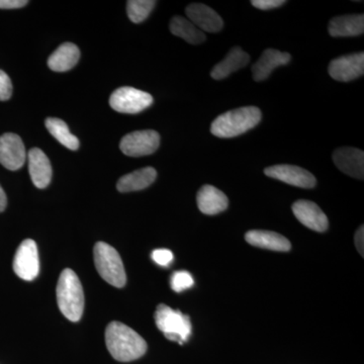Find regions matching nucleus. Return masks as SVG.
Listing matches in <instances>:
<instances>
[{
	"label": "nucleus",
	"mask_w": 364,
	"mask_h": 364,
	"mask_svg": "<svg viewBox=\"0 0 364 364\" xmlns=\"http://www.w3.org/2000/svg\"><path fill=\"white\" fill-rule=\"evenodd\" d=\"M105 343L112 358L122 363L136 360L147 351L145 340L132 328L117 321L107 326Z\"/></svg>",
	"instance_id": "f257e3e1"
},
{
	"label": "nucleus",
	"mask_w": 364,
	"mask_h": 364,
	"mask_svg": "<svg viewBox=\"0 0 364 364\" xmlns=\"http://www.w3.org/2000/svg\"><path fill=\"white\" fill-rule=\"evenodd\" d=\"M57 301L61 313L71 322H78L85 310V294L77 274L64 269L57 284Z\"/></svg>",
	"instance_id": "f03ea898"
},
{
	"label": "nucleus",
	"mask_w": 364,
	"mask_h": 364,
	"mask_svg": "<svg viewBox=\"0 0 364 364\" xmlns=\"http://www.w3.org/2000/svg\"><path fill=\"white\" fill-rule=\"evenodd\" d=\"M260 109L255 107H240L221 114L213 122L210 132L219 138H234L255 128L260 123Z\"/></svg>",
	"instance_id": "7ed1b4c3"
},
{
	"label": "nucleus",
	"mask_w": 364,
	"mask_h": 364,
	"mask_svg": "<svg viewBox=\"0 0 364 364\" xmlns=\"http://www.w3.org/2000/svg\"><path fill=\"white\" fill-rule=\"evenodd\" d=\"M98 273L112 287H123L127 282L126 272L119 252L105 242H98L93 249Z\"/></svg>",
	"instance_id": "20e7f679"
},
{
	"label": "nucleus",
	"mask_w": 364,
	"mask_h": 364,
	"mask_svg": "<svg viewBox=\"0 0 364 364\" xmlns=\"http://www.w3.org/2000/svg\"><path fill=\"white\" fill-rule=\"evenodd\" d=\"M155 322L158 329L164 333L165 337L170 341L182 345L188 341L191 335V323L188 316L164 304L157 306Z\"/></svg>",
	"instance_id": "39448f33"
},
{
	"label": "nucleus",
	"mask_w": 364,
	"mask_h": 364,
	"mask_svg": "<svg viewBox=\"0 0 364 364\" xmlns=\"http://www.w3.org/2000/svg\"><path fill=\"white\" fill-rule=\"evenodd\" d=\"M152 104V95L129 86L117 88L109 98L112 109L122 114H139Z\"/></svg>",
	"instance_id": "423d86ee"
},
{
	"label": "nucleus",
	"mask_w": 364,
	"mask_h": 364,
	"mask_svg": "<svg viewBox=\"0 0 364 364\" xmlns=\"http://www.w3.org/2000/svg\"><path fill=\"white\" fill-rule=\"evenodd\" d=\"M160 136L156 131H136L122 139L119 149L129 157H143L156 152Z\"/></svg>",
	"instance_id": "0eeeda50"
},
{
	"label": "nucleus",
	"mask_w": 364,
	"mask_h": 364,
	"mask_svg": "<svg viewBox=\"0 0 364 364\" xmlns=\"http://www.w3.org/2000/svg\"><path fill=\"white\" fill-rule=\"evenodd\" d=\"M14 270L21 279L33 280L40 272L39 252L37 244L32 239L21 242L14 259Z\"/></svg>",
	"instance_id": "6e6552de"
},
{
	"label": "nucleus",
	"mask_w": 364,
	"mask_h": 364,
	"mask_svg": "<svg viewBox=\"0 0 364 364\" xmlns=\"http://www.w3.org/2000/svg\"><path fill=\"white\" fill-rule=\"evenodd\" d=\"M265 176L301 188H315L316 177L308 170L294 165H273L264 169Z\"/></svg>",
	"instance_id": "1a4fd4ad"
},
{
	"label": "nucleus",
	"mask_w": 364,
	"mask_h": 364,
	"mask_svg": "<svg viewBox=\"0 0 364 364\" xmlns=\"http://www.w3.org/2000/svg\"><path fill=\"white\" fill-rule=\"evenodd\" d=\"M26 152L21 136L6 133L0 136V164L6 169L16 171L25 164Z\"/></svg>",
	"instance_id": "9d476101"
},
{
	"label": "nucleus",
	"mask_w": 364,
	"mask_h": 364,
	"mask_svg": "<svg viewBox=\"0 0 364 364\" xmlns=\"http://www.w3.org/2000/svg\"><path fill=\"white\" fill-rule=\"evenodd\" d=\"M328 71L334 80L340 82H349L360 77L364 73L363 52L354 53L332 60Z\"/></svg>",
	"instance_id": "9b49d317"
},
{
	"label": "nucleus",
	"mask_w": 364,
	"mask_h": 364,
	"mask_svg": "<svg viewBox=\"0 0 364 364\" xmlns=\"http://www.w3.org/2000/svg\"><path fill=\"white\" fill-rule=\"evenodd\" d=\"M294 215L304 226L316 232H325L329 226L327 215L317 203L310 200H298L293 205Z\"/></svg>",
	"instance_id": "f8f14e48"
},
{
	"label": "nucleus",
	"mask_w": 364,
	"mask_h": 364,
	"mask_svg": "<svg viewBox=\"0 0 364 364\" xmlns=\"http://www.w3.org/2000/svg\"><path fill=\"white\" fill-rule=\"evenodd\" d=\"M188 20L198 26L202 32L218 33L224 26V21L214 9L203 4H189L186 9Z\"/></svg>",
	"instance_id": "ddd939ff"
},
{
	"label": "nucleus",
	"mask_w": 364,
	"mask_h": 364,
	"mask_svg": "<svg viewBox=\"0 0 364 364\" xmlns=\"http://www.w3.org/2000/svg\"><path fill=\"white\" fill-rule=\"evenodd\" d=\"M333 161L338 169L354 178H364V153L352 147L339 148L333 153Z\"/></svg>",
	"instance_id": "4468645a"
},
{
	"label": "nucleus",
	"mask_w": 364,
	"mask_h": 364,
	"mask_svg": "<svg viewBox=\"0 0 364 364\" xmlns=\"http://www.w3.org/2000/svg\"><path fill=\"white\" fill-rule=\"evenodd\" d=\"M28 171L36 188L43 189L52 179V166L49 158L39 148H33L28 153Z\"/></svg>",
	"instance_id": "2eb2a0df"
},
{
	"label": "nucleus",
	"mask_w": 364,
	"mask_h": 364,
	"mask_svg": "<svg viewBox=\"0 0 364 364\" xmlns=\"http://www.w3.org/2000/svg\"><path fill=\"white\" fill-rule=\"evenodd\" d=\"M289 61H291V55L289 53L280 52L279 50L274 49L265 50L251 69L254 80H265L269 77L270 74L275 68L287 65Z\"/></svg>",
	"instance_id": "dca6fc26"
},
{
	"label": "nucleus",
	"mask_w": 364,
	"mask_h": 364,
	"mask_svg": "<svg viewBox=\"0 0 364 364\" xmlns=\"http://www.w3.org/2000/svg\"><path fill=\"white\" fill-rule=\"evenodd\" d=\"M196 203L203 214L214 215L227 210L229 200L223 191L213 186H203L196 196Z\"/></svg>",
	"instance_id": "f3484780"
},
{
	"label": "nucleus",
	"mask_w": 364,
	"mask_h": 364,
	"mask_svg": "<svg viewBox=\"0 0 364 364\" xmlns=\"http://www.w3.org/2000/svg\"><path fill=\"white\" fill-rule=\"evenodd\" d=\"M330 35L334 38L356 37L364 32V14H348L336 16L328 26Z\"/></svg>",
	"instance_id": "a211bd4d"
},
{
	"label": "nucleus",
	"mask_w": 364,
	"mask_h": 364,
	"mask_svg": "<svg viewBox=\"0 0 364 364\" xmlns=\"http://www.w3.org/2000/svg\"><path fill=\"white\" fill-rule=\"evenodd\" d=\"M250 61V57L240 47H234L230 50L226 57L213 68L210 76L215 80H222L231 75L234 72L244 68Z\"/></svg>",
	"instance_id": "6ab92c4d"
},
{
	"label": "nucleus",
	"mask_w": 364,
	"mask_h": 364,
	"mask_svg": "<svg viewBox=\"0 0 364 364\" xmlns=\"http://www.w3.org/2000/svg\"><path fill=\"white\" fill-rule=\"evenodd\" d=\"M246 241L250 245L272 251L287 252L291 250V243L286 237L272 231L252 230L245 235Z\"/></svg>",
	"instance_id": "aec40b11"
},
{
	"label": "nucleus",
	"mask_w": 364,
	"mask_h": 364,
	"mask_svg": "<svg viewBox=\"0 0 364 364\" xmlns=\"http://www.w3.org/2000/svg\"><path fill=\"white\" fill-rule=\"evenodd\" d=\"M156 177V170L153 167H145L121 177L117 181V188L119 193L142 191L150 186Z\"/></svg>",
	"instance_id": "412c9836"
},
{
	"label": "nucleus",
	"mask_w": 364,
	"mask_h": 364,
	"mask_svg": "<svg viewBox=\"0 0 364 364\" xmlns=\"http://www.w3.org/2000/svg\"><path fill=\"white\" fill-rule=\"evenodd\" d=\"M80 58V51L76 45L64 43L48 59V66L55 72H65L75 67Z\"/></svg>",
	"instance_id": "4be33fe9"
},
{
	"label": "nucleus",
	"mask_w": 364,
	"mask_h": 364,
	"mask_svg": "<svg viewBox=\"0 0 364 364\" xmlns=\"http://www.w3.org/2000/svg\"><path fill=\"white\" fill-rule=\"evenodd\" d=\"M170 32L176 37L181 38L191 45H200L205 42L207 37L198 26L193 25L188 18L174 16L170 21Z\"/></svg>",
	"instance_id": "5701e85b"
},
{
	"label": "nucleus",
	"mask_w": 364,
	"mask_h": 364,
	"mask_svg": "<svg viewBox=\"0 0 364 364\" xmlns=\"http://www.w3.org/2000/svg\"><path fill=\"white\" fill-rule=\"evenodd\" d=\"M46 128L59 143L65 146L72 151H76L79 148V140L77 136L69 131L68 126L65 122L56 117H48L45 122Z\"/></svg>",
	"instance_id": "b1692460"
},
{
	"label": "nucleus",
	"mask_w": 364,
	"mask_h": 364,
	"mask_svg": "<svg viewBox=\"0 0 364 364\" xmlns=\"http://www.w3.org/2000/svg\"><path fill=\"white\" fill-rule=\"evenodd\" d=\"M155 6L156 1L153 0H130L127 2V14L133 23H143L150 16Z\"/></svg>",
	"instance_id": "393cba45"
},
{
	"label": "nucleus",
	"mask_w": 364,
	"mask_h": 364,
	"mask_svg": "<svg viewBox=\"0 0 364 364\" xmlns=\"http://www.w3.org/2000/svg\"><path fill=\"white\" fill-rule=\"evenodd\" d=\"M193 286V277L188 272H176L171 277V287L176 293H181Z\"/></svg>",
	"instance_id": "a878e982"
},
{
	"label": "nucleus",
	"mask_w": 364,
	"mask_h": 364,
	"mask_svg": "<svg viewBox=\"0 0 364 364\" xmlns=\"http://www.w3.org/2000/svg\"><path fill=\"white\" fill-rule=\"evenodd\" d=\"M13 95V83L6 72L0 70V102H6Z\"/></svg>",
	"instance_id": "bb28decb"
},
{
	"label": "nucleus",
	"mask_w": 364,
	"mask_h": 364,
	"mask_svg": "<svg viewBox=\"0 0 364 364\" xmlns=\"http://www.w3.org/2000/svg\"><path fill=\"white\" fill-rule=\"evenodd\" d=\"M152 259L155 263L161 267H168L170 263L173 261V253L168 249H156L152 252Z\"/></svg>",
	"instance_id": "cd10ccee"
},
{
	"label": "nucleus",
	"mask_w": 364,
	"mask_h": 364,
	"mask_svg": "<svg viewBox=\"0 0 364 364\" xmlns=\"http://www.w3.org/2000/svg\"><path fill=\"white\" fill-rule=\"evenodd\" d=\"M286 4L284 0H252L251 4L261 11H269Z\"/></svg>",
	"instance_id": "c85d7f7f"
},
{
	"label": "nucleus",
	"mask_w": 364,
	"mask_h": 364,
	"mask_svg": "<svg viewBox=\"0 0 364 364\" xmlns=\"http://www.w3.org/2000/svg\"><path fill=\"white\" fill-rule=\"evenodd\" d=\"M28 1L26 0H0V9H14L26 6Z\"/></svg>",
	"instance_id": "c756f323"
},
{
	"label": "nucleus",
	"mask_w": 364,
	"mask_h": 364,
	"mask_svg": "<svg viewBox=\"0 0 364 364\" xmlns=\"http://www.w3.org/2000/svg\"><path fill=\"white\" fill-rule=\"evenodd\" d=\"M364 240V232H363V226H361L355 234V245L358 247V252L363 256V241Z\"/></svg>",
	"instance_id": "7c9ffc66"
},
{
	"label": "nucleus",
	"mask_w": 364,
	"mask_h": 364,
	"mask_svg": "<svg viewBox=\"0 0 364 364\" xmlns=\"http://www.w3.org/2000/svg\"><path fill=\"white\" fill-rule=\"evenodd\" d=\"M7 205V198L6 193H4V189H2L1 186H0V213L4 212L6 210Z\"/></svg>",
	"instance_id": "2f4dec72"
}]
</instances>
